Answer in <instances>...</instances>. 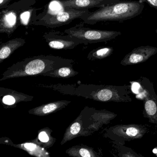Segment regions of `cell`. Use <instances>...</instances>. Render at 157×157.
I'll list each match as a JSON object with an SVG mask.
<instances>
[{
    "mask_svg": "<svg viewBox=\"0 0 157 157\" xmlns=\"http://www.w3.org/2000/svg\"><path fill=\"white\" fill-rule=\"evenodd\" d=\"M144 2L136 1H123L89 12L81 17L84 23L94 25L99 22L123 21L140 15L144 8Z\"/></svg>",
    "mask_w": 157,
    "mask_h": 157,
    "instance_id": "cell-1",
    "label": "cell"
},
{
    "mask_svg": "<svg viewBox=\"0 0 157 157\" xmlns=\"http://www.w3.org/2000/svg\"><path fill=\"white\" fill-rule=\"evenodd\" d=\"M84 23L76 25L75 26L65 30L69 35L78 38L85 45L89 44L106 42L115 39L121 34L120 32L108 30H94L84 27Z\"/></svg>",
    "mask_w": 157,
    "mask_h": 157,
    "instance_id": "cell-2",
    "label": "cell"
},
{
    "mask_svg": "<svg viewBox=\"0 0 157 157\" xmlns=\"http://www.w3.org/2000/svg\"><path fill=\"white\" fill-rule=\"evenodd\" d=\"M89 10L64 9L56 14H48L40 19H37L32 23V25H42L47 28H54L67 25L89 12Z\"/></svg>",
    "mask_w": 157,
    "mask_h": 157,
    "instance_id": "cell-3",
    "label": "cell"
},
{
    "mask_svg": "<svg viewBox=\"0 0 157 157\" xmlns=\"http://www.w3.org/2000/svg\"><path fill=\"white\" fill-rule=\"evenodd\" d=\"M60 33L59 32L45 33L43 37L50 48L54 49H73L80 44H83L78 38Z\"/></svg>",
    "mask_w": 157,
    "mask_h": 157,
    "instance_id": "cell-4",
    "label": "cell"
},
{
    "mask_svg": "<svg viewBox=\"0 0 157 157\" xmlns=\"http://www.w3.org/2000/svg\"><path fill=\"white\" fill-rule=\"evenodd\" d=\"M21 10L8 7L0 13V33L9 36L21 25L20 15Z\"/></svg>",
    "mask_w": 157,
    "mask_h": 157,
    "instance_id": "cell-5",
    "label": "cell"
},
{
    "mask_svg": "<svg viewBox=\"0 0 157 157\" xmlns=\"http://www.w3.org/2000/svg\"><path fill=\"white\" fill-rule=\"evenodd\" d=\"M157 53V48L142 46L134 48L121 60V65L126 66L143 63Z\"/></svg>",
    "mask_w": 157,
    "mask_h": 157,
    "instance_id": "cell-6",
    "label": "cell"
},
{
    "mask_svg": "<svg viewBox=\"0 0 157 157\" xmlns=\"http://www.w3.org/2000/svg\"><path fill=\"white\" fill-rule=\"evenodd\" d=\"M122 0H57L63 9L89 10L100 8L113 3L120 2Z\"/></svg>",
    "mask_w": 157,
    "mask_h": 157,
    "instance_id": "cell-7",
    "label": "cell"
},
{
    "mask_svg": "<svg viewBox=\"0 0 157 157\" xmlns=\"http://www.w3.org/2000/svg\"><path fill=\"white\" fill-rule=\"evenodd\" d=\"M114 135L127 140L141 138L146 133V129L140 125L136 124L120 125L113 128Z\"/></svg>",
    "mask_w": 157,
    "mask_h": 157,
    "instance_id": "cell-8",
    "label": "cell"
},
{
    "mask_svg": "<svg viewBox=\"0 0 157 157\" xmlns=\"http://www.w3.org/2000/svg\"><path fill=\"white\" fill-rule=\"evenodd\" d=\"M122 87L112 86L102 89L99 91L97 94V98L101 101H124L127 100L128 98L124 96V89L121 90Z\"/></svg>",
    "mask_w": 157,
    "mask_h": 157,
    "instance_id": "cell-9",
    "label": "cell"
},
{
    "mask_svg": "<svg viewBox=\"0 0 157 157\" xmlns=\"http://www.w3.org/2000/svg\"><path fill=\"white\" fill-rule=\"evenodd\" d=\"M25 43V39L21 37H18L1 44L0 47L1 62L9 57L16 49L24 45Z\"/></svg>",
    "mask_w": 157,
    "mask_h": 157,
    "instance_id": "cell-10",
    "label": "cell"
},
{
    "mask_svg": "<svg viewBox=\"0 0 157 157\" xmlns=\"http://www.w3.org/2000/svg\"><path fill=\"white\" fill-rule=\"evenodd\" d=\"M40 9L30 7L29 9L22 10L20 15L21 25L27 28L34 21L37 20L36 17V12Z\"/></svg>",
    "mask_w": 157,
    "mask_h": 157,
    "instance_id": "cell-11",
    "label": "cell"
},
{
    "mask_svg": "<svg viewBox=\"0 0 157 157\" xmlns=\"http://www.w3.org/2000/svg\"><path fill=\"white\" fill-rule=\"evenodd\" d=\"M113 48L111 47H101L92 50L89 54L92 59H102L111 56L113 52Z\"/></svg>",
    "mask_w": 157,
    "mask_h": 157,
    "instance_id": "cell-12",
    "label": "cell"
},
{
    "mask_svg": "<svg viewBox=\"0 0 157 157\" xmlns=\"http://www.w3.org/2000/svg\"><path fill=\"white\" fill-rule=\"evenodd\" d=\"M144 109L146 112V116L150 120H157V105L156 103L151 99H147L145 101Z\"/></svg>",
    "mask_w": 157,
    "mask_h": 157,
    "instance_id": "cell-13",
    "label": "cell"
},
{
    "mask_svg": "<svg viewBox=\"0 0 157 157\" xmlns=\"http://www.w3.org/2000/svg\"><path fill=\"white\" fill-rule=\"evenodd\" d=\"M36 1L37 0H20L19 1L11 4L8 7L22 10L29 9L34 5Z\"/></svg>",
    "mask_w": 157,
    "mask_h": 157,
    "instance_id": "cell-14",
    "label": "cell"
},
{
    "mask_svg": "<svg viewBox=\"0 0 157 157\" xmlns=\"http://www.w3.org/2000/svg\"><path fill=\"white\" fill-rule=\"evenodd\" d=\"M59 104L58 103H50L47 105L41 108L40 112L41 113L44 114H47L52 113L53 111L57 109L58 107H59Z\"/></svg>",
    "mask_w": 157,
    "mask_h": 157,
    "instance_id": "cell-15",
    "label": "cell"
},
{
    "mask_svg": "<svg viewBox=\"0 0 157 157\" xmlns=\"http://www.w3.org/2000/svg\"><path fill=\"white\" fill-rule=\"evenodd\" d=\"M81 129V126L78 123H75L71 126L70 128L71 133L72 135H75L78 134Z\"/></svg>",
    "mask_w": 157,
    "mask_h": 157,
    "instance_id": "cell-16",
    "label": "cell"
},
{
    "mask_svg": "<svg viewBox=\"0 0 157 157\" xmlns=\"http://www.w3.org/2000/svg\"><path fill=\"white\" fill-rule=\"evenodd\" d=\"M15 99L10 95H7L3 98V102L8 105H12L15 103Z\"/></svg>",
    "mask_w": 157,
    "mask_h": 157,
    "instance_id": "cell-17",
    "label": "cell"
},
{
    "mask_svg": "<svg viewBox=\"0 0 157 157\" xmlns=\"http://www.w3.org/2000/svg\"><path fill=\"white\" fill-rule=\"evenodd\" d=\"M71 73V70L68 68L64 67L59 70L58 74L61 77H66L69 76Z\"/></svg>",
    "mask_w": 157,
    "mask_h": 157,
    "instance_id": "cell-18",
    "label": "cell"
},
{
    "mask_svg": "<svg viewBox=\"0 0 157 157\" xmlns=\"http://www.w3.org/2000/svg\"><path fill=\"white\" fill-rule=\"evenodd\" d=\"M141 2L147 3L151 7L157 10V0H139Z\"/></svg>",
    "mask_w": 157,
    "mask_h": 157,
    "instance_id": "cell-19",
    "label": "cell"
},
{
    "mask_svg": "<svg viewBox=\"0 0 157 157\" xmlns=\"http://www.w3.org/2000/svg\"><path fill=\"white\" fill-rule=\"evenodd\" d=\"M12 0H0V10H2L7 9L10 3Z\"/></svg>",
    "mask_w": 157,
    "mask_h": 157,
    "instance_id": "cell-20",
    "label": "cell"
},
{
    "mask_svg": "<svg viewBox=\"0 0 157 157\" xmlns=\"http://www.w3.org/2000/svg\"><path fill=\"white\" fill-rule=\"evenodd\" d=\"M39 138L41 141L44 142H47L49 140V138H48L47 134L44 131L40 133L39 135Z\"/></svg>",
    "mask_w": 157,
    "mask_h": 157,
    "instance_id": "cell-21",
    "label": "cell"
},
{
    "mask_svg": "<svg viewBox=\"0 0 157 157\" xmlns=\"http://www.w3.org/2000/svg\"><path fill=\"white\" fill-rule=\"evenodd\" d=\"M79 153L81 156L83 157H90L91 156L90 151L85 149L82 148L80 149Z\"/></svg>",
    "mask_w": 157,
    "mask_h": 157,
    "instance_id": "cell-22",
    "label": "cell"
},
{
    "mask_svg": "<svg viewBox=\"0 0 157 157\" xmlns=\"http://www.w3.org/2000/svg\"><path fill=\"white\" fill-rule=\"evenodd\" d=\"M25 147L29 150L31 151H33L35 150L36 149V146L35 144H32V143H25L24 145Z\"/></svg>",
    "mask_w": 157,
    "mask_h": 157,
    "instance_id": "cell-23",
    "label": "cell"
},
{
    "mask_svg": "<svg viewBox=\"0 0 157 157\" xmlns=\"http://www.w3.org/2000/svg\"><path fill=\"white\" fill-rule=\"evenodd\" d=\"M140 85L139 84H138L137 83H134L132 85V90L134 92L137 93V91H138L139 89Z\"/></svg>",
    "mask_w": 157,
    "mask_h": 157,
    "instance_id": "cell-24",
    "label": "cell"
},
{
    "mask_svg": "<svg viewBox=\"0 0 157 157\" xmlns=\"http://www.w3.org/2000/svg\"><path fill=\"white\" fill-rule=\"evenodd\" d=\"M153 151V152L154 154H156V153H157V148H154V149L153 150V151Z\"/></svg>",
    "mask_w": 157,
    "mask_h": 157,
    "instance_id": "cell-25",
    "label": "cell"
},
{
    "mask_svg": "<svg viewBox=\"0 0 157 157\" xmlns=\"http://www.w3.org/2000/svg\"><path fill=\"white\" fill-rule=\"evenodd\" d=\"M155 32H156V33H157V29H156V30H155Z\"/></svg>",
    "mask_w": 157,
    "mask_h": 157,
    "instance_id": "cell-26",
    "label": "cell"
},
{
    "mask_svg": "<svg viewBox=\"0 0 157 157\" xmlns=\"http://www.w3.org/2000/svg\"></svg>",
    "mask_w": 157,
    "mask_h": 157,
    "instance_id": "cell-27",
    "label": "cell"
}]
</instances>
